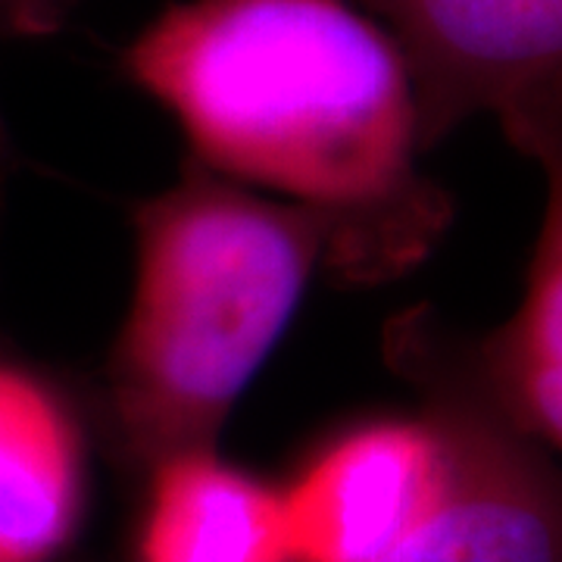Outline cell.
Segmentation results:
<instances>
[{"label": "cell", "mask_w": 562, "mask_h": 562, "mask_svg": "<svg viewBox=\"0 0 562 562\" xmlns=\"http://www.w3.org/2000/svg\"><path fill=\"white\" fill-rule=\"evenodd\" d=\"M397 38L422 147L491 113L519 150L562 120V0H362Z\"/></svg>", "instance_id": "4"}, {"label": "cell", "mask_w": 562, "mask_h": 562, "mask_svg": "<svg viewBox=\"0 0 562 562\" xmlns=\"http://www.w3.org/2000/svg\"><path fill=\"white\" fill-rule=\"evenodd\" d=\"M122 66L179 122L188 160L313 210L347 284L401 279L453 222L419 169L409 63L350 0H181Z\"/></svg>", "instance_id": "1"}, {"label": "cell", "mask_w": 562, "mask_h": 562, "mask_svg": "<svg viewBox=\"0 0 562 562\" xmlns=\"http://www.w3.org/2000/svg\"><path fill=\"white\" fill-rule=\"evenodd\" d=\"M541 162L547 201L525 269L522 301L487 335H462V357L487 401L522 435L562 453V120L525 140Z\"/></svg>", "instance_id": "7"}, {"label": "cell", "mask_w": 562, "mask_h": 562, "mask_svg": "<svg viewBox=\"0 0 562 562\" xmlns=\"http://www.w3.org/2000/svg\"><path fill=\"white\" fill-rule=\"evenodd\" d=\"M450 472L438 416L382 413L335 428L279 484L294 562H382L441 501Z\"/></svg>", "instance_id": "5"}, {"label": "cell", "mask_w": 562, "mask_h": 562, "mask_svg": "<svg viewBox=\"0 0 562 562\" xmlns=\"http://www.w3.org/2000/svg\"><path fill=\"white\" fill-rule=\"evenodd\" d=\"M76 0H0V35H50L69 16ZM10 162V138L0 116V169Z\"/></svg>", "instance_id": "9"}, {"label": "cell", "mask_w": 562, "mask_h": 562, "mask_svg": "<svg viewBox=\"0 0 562 562\" xmlns=\"http://www.w3.org/2000/svg\"><path fill=\"white\" fill-rule=\"evenodd\" d=\"M384 347L441 422L450 472L425 522L382 562H562V465L487 401L460 331L419 306L387 325Z\"/></svg>", "instance_id": "3"}, {"label": "cell", "mask_w": 562, "mask_h": 562, "mask_svg": "<svg viewBox=\"0 0 562 562\" xmlns=\"http://www.w3.org/2000/svg\"><path fill=\"white\" fill-rule=\"evenodd\" d=\"M138 484L128 562H294L281 487L220 447L176 453Z\"/></svg>", "instance_id": "8"}, {"label": "cell", "mask_w": 562, "mask_h": 562, "mask_svg": "<svg viewBox=\"0 0 562 562\" xmlns=\"http://www.w3.org/2000/svg\"><path fill=\"white\" fill-rule=\"evenodd\" d=\"M135 272L94 382V419L128 479L220 443L235 403L331 260L306 206L262 198L194 160L132 210Z\"/></svg>", "instance_id": "2"}, {"label": "cell", "mask_w": 562, "mask_h": 562, "mask_svg": "<svg viewBox=\"0 0 562 562\" xmlns=\"http://www.w3.org/2000/svg\"><path fill=\"white\" fill-rule=\"evenodd\" d=\"M88 506V435L69 394L0 357V562H60Z\"/></svg>", "instance_id": "6"}]
</instances>
